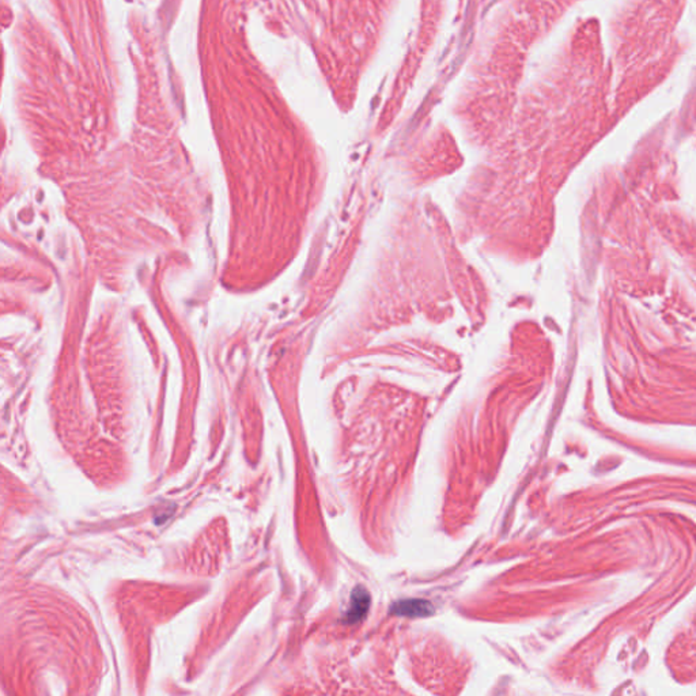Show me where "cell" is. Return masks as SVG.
<instances>
[{
  "instance_id": "cell-1",
  "label": "cell",
  "mask_w": 696,
  "mask_h": 696,
  "mask_svg": "<svg viewBox=\"0 0 696 696\" xmlns=\"http://www.w3.org/2000/svg\"><path fill=\"white\" fill-rule=\"evenodd\" d=\"M370 607V594L366 589L358 588L352 592L351 596V604L348 607L346 622L347 623H356L359 622L367 612Z\"/></svg>"
},
{
  "instance_id": "cell-2",
  "label": "cell",
  "mask_w": 696,
  "mask_h": 696,
  "mask_svg": "<svg viewBox=\"0 0 696 696\" xmlns=\"http://www.w3.org/2000/svg\"><path fill=\"white\" fill-rule=\"evenodd\" d=\"M392 614L408 618H423L432 614V605L424 600H404L392 607Z\"/></svg>"
}]
</instances>
